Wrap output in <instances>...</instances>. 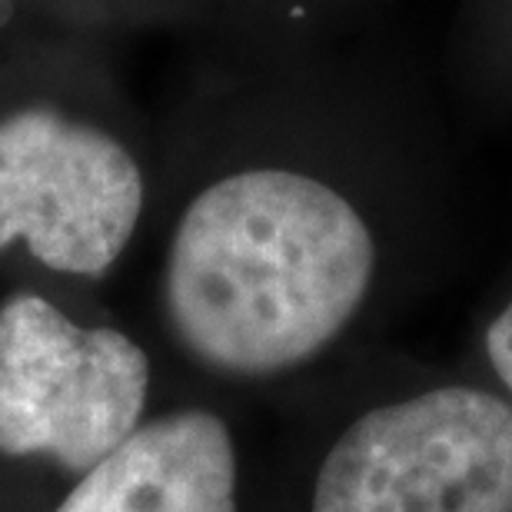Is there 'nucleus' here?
I'll return each instance as SVG.
<instances>
[{"instance_id": "f257e3e1", "label": "nucleus", "mask_w": 512, "mask_h": 512, "mask_svg": "<svg viewBox=\"0 0 512 512\" xmlns=\"http://www.w3.org/2000/svg\"><path fill=\"white\" fill-rule=\"evenodd\" d=\"M376 247L343 193L293 170H243L183 210L163 310L183 353L227 376L313 360L370 293Z\"/></svg>"}, {"instance_id": "f03ea898", "label": "nucleus", "mask_w": 512, "mask_h": 512, "mask_svg": "<svg viewBox=\"0 0 512 512\" xmlns=\"http://www.w3.org/2000/svg\"><path fill=\"white\" fill-rule=\"evenodd\" d=\"M313 512H512V406L439 386L370 409L326 453Z\"/></svg>"}, {"instance_id": "7ed1b4c3", "label": "nucleus", "mask_w": 512, "mask_h": 512, "mask_svg": "<svg viewBox=\"0 0 512 512\" xmlns=\"http://www.w3.org/2000/svg\"><path fill=\"white\" fill-rule=\"evenodd\" d=\"M150 360L114 326H80L37 293L0 306V453L84 476L143 423Z\"/></svg>"}, {"instance_id": "20e7f679", "label": "nucleus", "mask_w": 512, "mask_h": 512, "mask_svg": "<svg viewBox=\"0 0 512 512\" xmlns=\"http://www.w3.org/2000/svg\"><path fill=\"white\" fill-rule=\"evenodd\" d=\"M143 173L110 133L30 107L0 120V253L104 276L137 230Z\"/></svg>"}, {"instance_id": "39448f33", "label": "nucleus", "mask_w": 512, "mask_h": 512, "mask_svg": "<svg viewBox=\"0 0 512 512\" xmlns=\"http://www.w3.org/2000/svg\"><path fill=\"white\" fill-rule=\"evenodd\" d=\"M237 446L207 409L140 423L54 512H237Z\"/></svg>"}, {"instance_id": "423d86ee", "label": "nucleus", "mask_w": 512, "mask_h": 512, "mask_svg": "<svg viewBox=\"0 0 512 512\" xmlns=\"http://www.w3.org/2000/svg\"><path fill=\"white\" fill-rule=\"evenodd\" d=\"M486 353H489V363L499 380L506 383V389L512 393V300L506 303V310L489 323L486 330Z\"/></svg>"}]
</instances>
